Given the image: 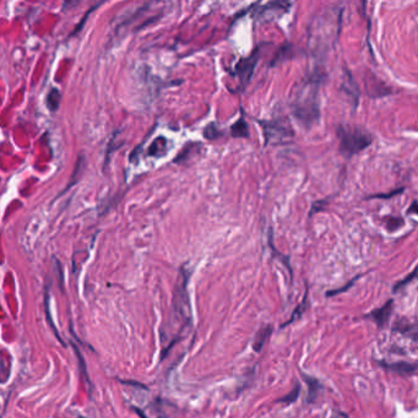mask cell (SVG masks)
Here are the masks:
<instances>
[{"label": "cell", "mask_w": 418, "mask_h": 418, "mask_svg": "<svg viewBox=\"0 0 418 418\" xmlns=\"http://www.w3.org/2000/svg\"><path fill=\"white\" fill-rule=\"evenodd\" d=\"M325 76L323 66L310 69L292 93V114L305 129H310L320 119L319 91Z\"/></svg>", "instance_id": "6da1fadb"}, {"label": "cell", "mask_w": 418, "mask_h": 418, "mask_svg": "<svg viewBox=\"0 0 418 418\" xmlns=\"http://www.w3.org/2000/svg\"><path fill=\"white\" fill-rule=\"evenodd\" d=\"M342 22V9L330 7L321 12L318 18L311 21L309 27V44L311 52L316 55H326L336 43Z\"/></svg>", "instance_id": "7a4b0ae2"}, {"label": "cell", "mask_w": 418, "mask_h": 418, "mask_svg": "<svg viewBox=\"0 0 418 418\" xmlns=\"http://www.w3.org/2000/svg\"><path fill=\"white\" fill-rule=\"evenodd\" d=\"M339 139V151L346 158H351L372 145L373 135L362 127L351 124H340L336 128Z\"/></svg>", "instance_id": "3957f363"}, {"label": "cell", "mask_w": 418, "mask_h": 418, "mask_svg": "<svg viewBox=\"0 0 418 418\" xmlns=\"http://www.w3.org/2000/svg\"><path fill=\"white\" fill-rule=\"evenodd\" d=\"M260 124L263 125L266 145L270 142H283L284 140H288L289 138L293 137V130H292L291 125L282 118L260 122Z\"/></svg>", "instance_id": "277c9868"}, {"label": "cell", "mask_w": 418, "mask_h": 418, "mask_svg": "<svg viewBox=\"0 0 418 418\" xmlns=\"http://www.w3.org/2000/svg\"><path fill=\"white\" fill-rule=\"evenodd\" d=\"M260 59V48H255L254 52L249 55V57L243 58L236 64V75L238 76L239 81H241L242 86L246 87L252 80L253 74H254V69L257 66L258 62Z\"/></svg>", "instance_id": "5b68a950"}, {"label": "cell", "mask_w": 418, "mask_h": 418, "mask_svg": "<svg viewBox=\"0 0 418 418\" xmlns=\"http://www.w3.org/2000/svg\"><path fill=\"white\" fill-rule=\"evenodd\" d=\"M292 2L289 1H270L263 5L260 9L257 10L255 18L260 22L265 21H273L274 18L281 17L282 15L289 11Z\"/></svg>", "instance_id": "8992f818"}, {"label": "cell", "mask_w": 418, "mask_h": 418, "mask_svg": "<svg viewBox=\"0 0 418 418\" xmlns=\"http://www.w3.org/2000/svg\"><path fill=\"white\" fill-rule=\"evenodd\" d=\"M393 308H394V300L389 299L387 303H385L383 307L377 308L369 314H367L366 318H369L375 323L379 329H384L389 323V319H390L391 314H393Z\"/></svg>", "instance_id": "52a82bcc"}, {"label": "cell", "mask_w": 418, "mask_h": 418, "mask_svg": "<svg viewBox=\"0 0 418 418\" xmlns=\"http://www.w3.org/2000/svg\"><path fill=\"white\" fill-rule=\"evenodd\" d=\"M378 364H379L382 368H384L385 371L393 372L399 375H409L418 371L417 363H411V362L406 361H399L394 362V363H388V362L385 361H378Z\"/></svg>", "instance_id": "ba28073f"}, {"label": "cell", "mask_w": 418, "mask_h": 418, "mask_svg": "<svg viewBox=\"0 0 418 418\" xmlns=\"http://www.w3.org/2000/svg\"><path fill=\"white\" fill-rule=\"evenodd\" d=\"M341 90L347 93L350 97H352L353 106L357 107L359 101V89L358 86H357L353 76L351 75L350 70H347V69H345V78H343V82L342 85H341Z\"/></svg>", "instance_id": "9c48e42d"}, {"label": "cell", "mask_w": 418, "mask_h": 418, "mask_svg": "<svg viewBox=\"0 0 418 418\" xmlns=\"http://www.w3.org/2000/svg\"><path fill=\"white\" fill-rule=\"evenodd\" d=\"M300 375L303 377V380L305 382V384L308 385V399L307 401L309 404H314L318 399L319 394L323 390V384L319 379L311 377L309 374H305V373H300Z\"/></svg>", "instance_id": "30bf717a"}, {"label": "cell", "mask_w": 418, "mask_h": 418, "mask_svg": "<svg viewBox=\"0 0 418 418\" xmlns=\"http://www.w3.org/2000/svg\"><path fill=\"white\" fill-rule=\"evenodd\" d=\"M394 332H400L404 336L410 337L412 341L418 342V323H410V321L401 319L394 325Z\"/></svg>", "instance_id": "8fae6325"}, {"label": "cell", "mask_w": 418, "mask_h": 418, "mask_svg": "<svg viewBox=\"0 0 418 418\" xmlns=\"http://www.w3.org/2000/svg\"><path fill=\"white\" fill-rule=\"evenodd\" d=\"M273 326L266 325L263 326L262 329L257 332V335H255L254 337V342H253V350H254V352H262L264 345H265L266 341H268L269 337L273 334Z\"/></svg>", "instance_id": "7c38bea8"}, {"label": "cell", "mask_w": 418, "mask_h": 418, "mask_svg": "<svg viewBox=\"0 0 418 418\" xmlns=\"http://www.w3.org/2000/svg\"><path fill=\"white\" fill-rule=\"evenodd\" d=\"M167 145H168V141H167L166 138L158 137L157 139L153 140V142L148 147L147 155L159 158V157L166 155Z\"/></svg>", "instance_id": "4fadbf2b"}, {"label": "cell", "mask_w": 418, "mask_h": 418, "mask_svg": "<svg viewBox=\"0 0 418 418\" xmlns=\"http://www.w3.org/2000/svg\"><path fill=\"white\" fill-rule=\"evenodd\" d=\"M293 55H294V47L292 46L291 43L283 44V46H282L278 50V53L275 54V57H274L273 62H271V66L278 65L279 63H282L283 60L289 59V58H292Z\"/></svg>", "instance_id": "5bb4252c"}, {"label": "cell", "mask_w": 418, "mask_h": 418, "mask_svg": "<svg viewBox=\"0 0 418 418\" xmlns=\"http://www.w3.org/2000/svg\"><path fill=\"white\" fill-rule=\"evenodd\" d=\"M308 308V288L305 289V293H304V297H303V300L300 302V304H298L297 307H295V309L293 310V313H292L291 318L288 319V320L286 321L284 324H282L281 327H286L288 326L289 324L294 323L295 320H298V319L302 318V315L304 314V311L307 310Z\"/></svg>", "instance_id": "9a60e30c"}, {"label": "cell", "mask_w": 418, "mask_h": 418, "mask_svg": "<svg viewBox=\"0 0 418 418\" xmlns=\"http://www.w3.org/2000/svg\"><path fill=\"white\" fill-rule=\"evenodd\" d=\"M231 134L233 138H248L249 137V125L246 119L241 118L231 127Z\"/></svg>", "instance_id": "2e32d148"}, {"label": "cell", "mask_w": 418, "mask_h": 418, "mask_svg": "<svg viewBox=\"0 0 418 418\" xmlns=\"http://www.w3.org/2000/svg\"><path fill=\"white\" fill-rule=\"evenodd\" d=\"M59 103H60V92L58 91V89L53 87V89L48 92L47 107L49 111L55 112L58 108H59Z\"/></svg>", "instance_id": "e0dca14e"}, {"label": "cell", "mask_w": 418, "mask_h": 418, "mask_svg": "<svg viewBox=\"0 0 418 418\" xmlns=\"http://www.w3.org/2000/svg\"><path fill=\"white\" fill-rule=\"evenodd\" d=\"M415 279H418V265L415 268V270L412 271V273H410L409 275L406 276V278L401 279V281H399L398 283L394 284L393 292L394 293H396V292L401 291V289H404L407 284H410L412 281H415Z\"/></svg>", "instance_id": "ac0fdd59"}, {"label": "cell", "mask_w": 418, "mask_h": 418, "mask_svg": "<svg viewBox=\"0 0 418 418\" xmlns=\"http://www.w3.org/2000/svg\"><path fill=\"white\" fill-rule=\"evenodd\" d=\"M300 391H302V388H300L299 384H297L294 387V389L292 391H289L287 395H284L283 398L279 399L278 403L279 404H283V405H291V404H294L295 401L299 399V395H300Z\"/></svg>", "instance_id": "d6986e66"}, {"label": "cell", "mask_w": 418, "mask_h": 418, "mask_svg": "<svg viewBox=\"0 0 418 418\" xmlns=\"http://www.w3.org/2000/svg\"><path fill=\"white\" fill-rule=\"evenodd\" d=\"M405 225V220L403 217L399 216H388L385 218V227L389 232H395V231L400 230Z\"/></svg>", "instance_id": "ffe728a7"}, {"label": "cell", "mask_w": 418, "mask_h": 418, "mask_svg": "<svg viewBox=\"0 0 418 418\" xmlns=\"http://www.w3.org/2000/svg\"><path fill=\"white\" fill-rule=\"evenodd\" d=\"M84 168H85V157H84V155H81L78 158V164H76L75 170H74L73 175H71V182L69 183L68 186H66V189L64 191H66V190H68V189H70L71 186H73L74 184H75L76 182H78V172L79 173L82 172V170H84Z\"/></svg>", "instance_id": "44dd1931"}, {"label": "cell", "mask_w": 418, "mask_h": 418, "mask_svg": "<svg viewBox=\"0 0 418 418\" xmlns=\"http://www.w3.org/2000/svg\"><path fill=\"white\" fill-rule=\"evenodd\" d=\"M359 278H361V275H358V276H356V278H353L352 279H351L350 282H347V283H346L345 286L341 287V288H336V289H332V291L326 292V297H334V295H336V294H341V293H343V292H346V291H347V289H350L351 287H352L353 284H355V282H356L357 279H358Z\"/></svg>", "instance_id": "7402d4cb"}, {"label": "cell", "mask_w": 418, "mask_h": 418, "mask_svg": "<svg viewBox=\"0 0 418 418\" xmlns=\"http://www.w3.org/2000/svg\"><path fill=\"white\" fill-rule=\"evenodd\" d=\"M73 348H74V351H75L76 356H78L79 363H80V372H81L82 378H85V379H86L87 382H90V380H89V374H87V372H86V364H85L84 357H82L81 353H80V351L78 350V346L74 345V343H73Z\"/></svg>", "instance_id": "603a6c76"}, {"label": "cell", "mask_w": 418, "mask_h": 418, "mask_svg": "<svg viewBox=\"0 0 418 418\" xmlns=\"http://www.w3.org/2000/svg\"><path fill=\"white\" fill-rule=\"evenodd\" d=\"M405 191V188H400V189H395V190H393L391 193H385V194H375V195H371V196H367L366 199H391L394 198V196H398L400 195V194H403Z\"/></svg>", "instance_id": "cb8c5ba5"}, {"label": "cell", "mask_w": 418, "mask_h": 418, "mask_svg": "<svg viewBox=\"0 0 418 418\" xmlns=\"http://www.w3.org/2000/svg\"><path fill=\"white\" fill-rule=\"evenodd\" d=\"M100 5H101V4H96V5H93V6L91 7V9H90V11H89V12H86V15H85V16H84V17H82V20H81V22H80V25H78V26H76V27H75V30H74V32H73V33H71V36H73V34H75V33H78V32L80 31V28H81V27H82V25H84V23H85V21H86L87 16H90V14H91V12L93 11V10H95V9H96V7H98V6H100Z\"/></svg>", "instance_id": "d4e9b609"}, {"label": "cell", "mask_w": 418, "mask_h": 418, "mask_svg": "<svg viewBox=\"0 0 418 418\" xmlns=\"http://www.w3.org/2000/svg\"><path fill=\"white\" fill-rule=\"evenodd\" d=\"M406 214L407 215H410V214H416L417 216H418V201L417 200H415L414 202H412L411 206H410L409 209H407Z\"/></svg>", "instance_id": "484cf974"}]
</instances>
